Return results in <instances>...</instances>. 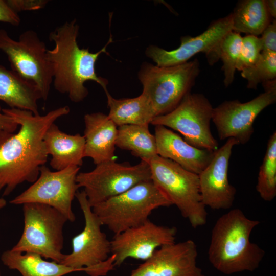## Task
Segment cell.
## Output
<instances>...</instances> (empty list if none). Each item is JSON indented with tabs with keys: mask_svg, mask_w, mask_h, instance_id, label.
Instances as JSON below:
<instances>
[{
	"mask_svg": "<svg viewBox=\"0 0 276 276\" xmlns=\"http://www.w3.org/2000/svg\"><path fill=\"white\" fill-rule=\"evenodd\" d=\"M275 101L276 93L264 91L245 103L238 100L225 101L213 108L212 121L219 139L234 138L239 144L248 142L254 132L255 119Z\"/></svg>",
	"mask_w": 276,
	"mask_h": 276,
	"instance_id": "obj_14",
	"label": "cell"
},
{
	"mask_svg": "<svg viewBox=\"0 0 276 276\" xmlns=\"http://www.w3.org/2000/svg\"><path fill=\"white\" fill-rule=\"evenodd\" d=\"M260 223L237 208L220 216L213 227L208 249L212 265L228 275L257 269L265 253L250 242V236Z\"/></svg>",
	"mask_w": 276,
	"mask_h": 276,
	"instance_id": "obj_3",
	"label": "cell"
},
{
	"mask_svg": "<svg viewBox=\"0 0 276 276\" xmlns=\"http://www.w3.org/2000/svg\"><path fill=\"white\" fill-rule=\"evenodd\" d=\"M151 180L149 164L144 160L133 166L114 160L104 162L96 165L90 171L79 172L76 178L91 208L138 183Z\"/></svg>",
	"mask_w": 276,
	"mask_h": 276,
	"instance_id": "obj_10",
	"label": "cell"
},
{
	"mask_svg": "<svg viewBox=\"0 0 276 276\" xmlns=\"http://www.w3.org/2000/svg\"><path fill=\"white\" fill-rule=\"evenodd\" d=\"M247 80V87L256 89L260 83L276 79V52H262L257 61L241 71Z\"/></svg>",
	"mask_w": 276,
	"mask_h": 276,
	"instance_id": "obj_27",
	"label": "cell"
},
{
	"mask_svg": "<svg viewBox=\"0 0 276 276\" xmlns=\"http://www.w3.org/2000/svg\"><path fill=\"white\" fill-rule=\"evenodd\" d=\"M261 52L262 47L259 37L250 35L242 37L236 70L241 71L252 65L258 60Z\"/></svg>",
	"mask_w": 276,
	"mask_h": 276,
	"instance_id": "obj_29",
	"label": "cell"
},
{
	"mask_svg": "<svg viewBox=\"0 0 276 276\" xmlns=\"http://www.w3.org/2000/svg\"><path fill=\"white\" fill-rule=\"evenodd\" d=\"M43 140L47 153L52 157L50 165L55 171L82 165L85 145L83 135L65 133L54 123L47 129Z\"/></svg>",
	"mask_w": 276,
	"mask_h": 276,
	"instance_id": "obj_20",
	"label": "cell"
},
{
	"mask_svg": "<svg viewBox=\"0 0 276 276\" xmlns=\"http://www.w3.org/2000/svg\"><path fill=\"white\" fill-rule=\"evenodd\" d=\"M260 38L262 52H276V21L273 19L264 29Z\"/></svg>",
	"mask_w": 276,
	"mask_h": 276,
	"instance_id": "obj_30",
	"label": "cell"
},
{
	"mask_svg": "<svg viewBox=\"0 0 276 276\" xmlns=\"http://www.w3.org/2000/svg\"><path fill=\"white\" fill-rule=\"evenodd\" d=\"M177 228L157 225L149 219L114 235L110 241L114 266L128 258L146 261L159 247L175 242Z\"/></svg>",
	"mask_w": 276,
	"mask_h": 276,
	"instance_id": "obj_15",
	"label": "cell"
},
{
	"mask_svg": "<svg viewBox=\"0 0 276 276\" xmlns=\"http://www.w3.org/2000/svg\"><path fill=\"white\" fill-rule=\"evenodd\" d=\"M7 204L6 201L3 198H0V209L5 207Z\"/></svg>",
	"mask_w": 276,
	"mask_h": 276,
	"instance_id": "obj_36",
	"label": "cell"
},
{
	"mask_svg": "<svg viewBox=\"0 0 276 276\" xmlns=\"http://www.w3.org/2000/svg\"><path fill=\"white\" fill-rule=\"evenodd\" d=\"M171 205L151 180L94 205L92 210L102 225L116 235L144 223L153 210Z\"/></svg>",
	"mask_w": 276,
	"mask_h": 276,
	"instance_id": "obj_5",
	"label": "cell"
},
{
	"mask_svg": "<svg viewBox=\"0 0 276 276\" xmlns=\"http://www.w3.org/2000/svg\"><path fill=\"white\" fill-rule=\"evenodd\" d=\"M0 276H1V272H0Z\"/></svg>",
	"mask_w": 276,
	"mask_h": 276,
	"instance_id": "obj_37",
	"label": "cell"
},
{
	"mask_svg": "<svg viewBox=\"0 0 276 276\" xmlns=\"http://www.w3.org/2000/svg\"><path fill=\"white\" fill-rule=\"evenodd\" d=\"M11 8L18 13L21 11H35L43 8L47 0H6Z\"/></svg>",
	"mask_w": 276,
	"mask_h": 276,
	"instance_id": "obj_31",
	"label": "cell"
},
{
	"mask_svg": "<svg viewBox=\"0 0 276 276\" xmlns=\"http://www.w3.org/2000/svg\"><path fill=\"white\" fill-rule=\"evenodd\" d=\"M197 245L192 240L164 245L129 276H205L197 265Z\"/></svg>",
	"mask_w": 276,
	"mask_h": 276,
	"instance_id": "obj_16",
	"label": "cell"
},
{
	"mask_svg": "<svg viewBox=\"0 0 276 276\" xmlns=\"http://www.w3.org/2000/svg\"><path fill=\"white\" fill-rule=\"evenodd\" d=\"M232 29L233 17L230 13L213 21L206 30L196 37L182 36L180 45L174 50L168 51L150 45L146 48L145 55L155 65L169 66L186 63L197 54L203 53L208 63L213 65L219 60L222 41Z\"/></svg>",
	"mask_w": 276,
	"mask_h": 276,
	"instance_id": "obj_13",
	"label": "cell"
},
{
	"mask_svg": "<svg viewBox=\"0 0 276 276\" xmlns=\"http://www.w3.org/2000/svg\"><path fill=\"white\" fill-rule=\"evenodd\" d=\"M84 122V157L90 158L95 165L114 160L118 126L101 112L85 114Z\"/></svg>",
	"mask_w": 276,
	"mask_h": 276,
	"instance_id": "obj_19",
	"label": "cell"
},
{
	"mask_svg": "<svg viewBox=\"0 0 276 276\" xmlns=\"http://www.w3.org/2000/svg\"><path fill=\"white\" fill-rule=\"evenodd\" d=\"M76 197L84 218L83 229L72 240V251L65 254L60 263L90 276H105L114 268L113 260L109 258L111 244L102 231L100 219L92 210L83 190Z\"/></svg>",
	"mask_w": 276,
	"mask_h": 276,
	"instance_id": "obj_7",
	"label": "cell"
},
{
	"mask_svg": "<svg viewBox=\"0 0 276 276\" xmlns=\"http://www.w3.org/2000/svg\"><path fill=\"white\" fill-rule=\"evenodd\" d=\"M0 105V130L13 133L18 125L12 118L4 113Z\"/></svg>",
	"mask_w": 276,
	"mask_h": 276,
	"instance_id": "obj_33",
	"label": "cell"
},
{
	"mask_svg": "<svg viewBox=\"0 0 276 276\" xmlns=\"http://www.w3.org/2000/svg\"><path fill=\"white\" fill-rule=\"evenodd\" d=\"M157 154L199 175L212 160L215 151L195 147L168 128L155 126Z\"/></svg>",
	"mask_w": 276,
	"mask_h": 276,
	"instance_id": "obj_18",
	"label": "cell"
},
{
	"mask_svg": "<svg viewBox=\"0 0 276 276\" xmlns=\"http://www.w3.org/2000/svg\"><path fill=\"white\" fill-rule=\"evenodd\" d=\"M242 39L240 34L232 31L226 35L220 46L219 59L223 63V83L226 87L230 86L234 80Z\"/></svg>",
	"mask_w": 276,
	"mask_h": 276,
	"instance_id": "obj_28",
	"label": "cell"
},
{
	"mask_svg": "<svg viewBox=\"0 0 276 276\" xmlns=\"http://www.w3.org/2000/svg\"><path fill=\"white\" fill-rule=\"evenodd\" d=\"M265 6L267 12L271 18L274 19L276 17V1L275 0H265Z\"/></svg>",
	"mask_w": 276,
	"mask_h": 276,
	"instance_id": "obj_34",
	"label": "cell"
},
{
	"mask_svg": "<svg viewBox=\"0 0 276 276\" xmlns=\"http://www.w3.org/2000/svg\"><path fill=\"white\" fill-rule=\"evenodd\" d=\"M232 14L233 31L258 36L271 22L265 0L238 2Z\"/></svg>",
	"mask_w": 276,
	"mask_h": 276,
	"instance_id": "obj_25",
	"label": "cell"
},
{
	"mask_svg": "<svg viewBox=\"0 0 276 276\" xmlns=\"http://www.w3.org/2000/svg\"><path fill=\"white\" fill-rule=\"evenodd\" d=\"M257 191L265 201H271L276 196V132L270 136L263 162L260 167Z\"/></svg>",
	"mask_w": 276,
	"mask_h": 276,
	"instance_id": "obj_26",
	"label": "cell"
},
{
	"mask_svg": "<svg viewBox=\"0 0 276 276\" xmlns=\"http://www.w3.org/2000/svg\"><path fill=\"white\" fill-rule=\"evenodd\" d=\"M1 259L4 265L18 271L21 276H64L77 271L60 263L47 261L33 252H21L11 249L3 252Z\"/></svg>",
	"mask_w": 276,
	"mask_h": 276,
	"instance_id": "obj_23",
	"label": "cell"
},
{
	"mask_svg": "<svg viewBox=\"0 0 276 276\" xmlns=\"http://www.w3.org/2000/svg\"><path fill=\"white\" fill-rule=\"evenodd\" d=\"M0 22L14 26H17L20 23L18 14L11 8L6 0H0Z\"/></svg>",
	"mask_w": 276,
	"mask_h": 276,
	"instance_id": "obj_32",
	"label": "cell"
},
{
	"mask_svg": "<svg viewBox=\"0 0 276 276\" xmlns=\"http://www.w3.org/2000/svg\"><path fill=\"white\" fill-rule=\"evenodd\" d=\"M262 84L265 92L276 93V79L267 81Z\"/></svg>",
	"mask_w": 276,
	"mask_h": 276,
	"instance_id": "obj_35",
	"label": "cell"
},
{
	"mask_svg": "<svg viewBox=\"0 0 276 276\" xmlns=\"http://www.w3.org/2000/svg\"><path fill=\"white\" fill-rule=\"evenodd\" d=\"M149 164L151 180L194 228L205 225L207 212L200 191L199 176L169 159L157 155Z\"/></svg>",
	"mask_w": 276,
	"mask_h": 276,
	"instance_id": "obj_6",
	"label": "cell"
},
{
	"mask_svg": "<svg viewBox=\"0 0 276 276\" xmlns=\"http://www.w3.org/2000/svg\"><path fill=\"white\" fill-rule=\"evenodd\" d=\"M79 32L76 19L57 27L49 36L54 47L47 51L54 88L59 93L67 95L74 103L83 101L88 96V90L84 85L86 81H94L105 93L108 91V81L97 75L95 65L101 54H108L107 47L113 41L110 33L106 44L99 51L93 53L89 48H80L78 45Z\"/></svg>",
	"mask_w": 276,
	"mask_h": 276,
	"instance_id": "obj_2",
	"label": "cell"
},
{
	"mask_svg": "<svg viewBox=\"0 0 276 276\" xmlns=\"http://www.w3.org/2000/svg\"><path fill=\"white\" fill-rule=\"evenodd\" d=\"M239 145L234 138L214 152L212 160L198 175L203 203L214 210L230 209L234 203L236 190L228 178L229 159L233 148Z\"/></svg>",
	"mask_w": 276,
	"mask_h": 276,
	"instance_id": "obj_17",
	"label": "cell"
},
{
	"mask_svg": "<svg viewBox=\"0 0 276 276\" xmlns=\"http://www.w3.org/2000/svg\"><path fill=\"white\" fill-rule=\"evenodd\" d=\"M48 50L33 30L24 31L15 40L6 30L0 29V51L7 55L11 70L35 85L44 101L48 98L53 82Z\"/></svg>",
	"mask_w": 276,
	"mask_h": 276,
	"instance_id": "obj_9",
	"label": "cell"
},
{
	"mask_svg": "<svg viewBox=\"0 0 276 276\" xmlns=\"http://www.w3.org/2000/svg\"><path fill=\"white\" fill-rule=\"evenodd\" d=\"M3 112L20 126L11 133L0 130V192L10 194L25 182L33 183L49 155L43 138L48 128L59 118L69 113L68 106L54 109L44 115L16 108H3Z\"/></svg>",
	"mask_w": 276,
	"mask_h": 276,
	"instance_id": "obj_1",
	"label": "cell"
},
{
	"mask_svg": "<svg viewBox=\"0 0 276 276\" xmlns=\"http://www.w3.org/2000/svg\"><path fill=\"white\" fill-rule=\"evenodd\" d=\"M22 211L24 229L11 249L37 254L60 263L65 255L62 252L63 228L67 219L54 208L38 203L22 204Z\"/></svg>",
	"mask_w": 276,
	"mask_h": 276,
	"instance_id": "obj_8",
	"label": "cell"
},
{
	"mask_svg": "<svg viewBox=\"0 0 276 276\" xmlns=\"http://www.w3.org/2000/svg\"><path fill=\"white\" fill-rule=\"evenodd\" d=\"M213 109L204 95L190 92L174 109L154 117L151 124L177 131L186 142L195 147L215 151L218 149V143L210 128Z\"/></svg>",
	"mask_w": 276,
	"mask_h": 276,
	"instance_id": "obj_11",
	"label": "cell"
},
{
	"mask_svg": "<svg viewBox=\"0 0 276 276\" xmlns=\"http://www.w3.org/2000/svg\"><path fill=\"white\" fill-rule=\"evenodd\" d=\"M149 125H124L118 127L116 146L128 150L141 160L149 162L158 155L156 138Z\"/></svg>",
	"mask_w": 276,
	"mask_h": 276,
	"instance_id": "obj_24",
	"label": "cell"
},
{
	"mask_svg": "<svg viewBox=\"0 0 276 276\" xmlns=\"http://www.w3.org/2000/svg\"><path fill=\"white\" fill-rule=\"evenodd\" d=\"M200 72L197 58L169 66L144 62L137 78L143 87L142 93L150 101L156 117L169 113L179 105L191 92Z\"/></svg>",
	"mask_w": 276,
	"mask_h": 276,
	"instance_id": "obj_4",
	"label": "cell"
},
{
	"mask_svg": "<svg viewBox=\"0 0 276 276\" xmlns=\"http://www.w3.org/2000/svg\"><path fill=\"white\" fill-rule=\"evenodd\" d=\"M80 168L71 166L52 171L43 165L40 169L37 179L10 203L14 205L27 203L47 205L60 212L68 221L74 222L76 217L72 210V202L79 188L76 178Z\"/></svg>",
	"mask_w": 276,
	"mask_h": 276,
	"instance_id": "obj_12",
	"label": "cell"
},
{
	"mask_svg": "<svg viewBox=\"0 0 276 276\" xmlns=\"http://www.w3.org/2000/svg\"><path fill=\"white\" fill-rule=\"evenodd\" d=\"M42 99L38 88L12 70L0 65V101L10 108L39 114L38 101Z\"/></svg>",
	"mask_w": 276,
	"mask_h": 276,
	"instance_id": "obj_21",
	"label": "cell"
},
{
	"mask_svg": "<svg viewBox=\"0 0 276 276\" xmlns=\"http://www.w3.org/2000/svg\"><path fill=\"white\" fill-rule=\"evenodd\" d=\"M109 108L108 116L118 126L149 125L155 114L149 99L143 94L134 98L116 99L105 93Z\"/></svg>",
	"mask_w": 276,
	"mask_h": 276,
	"instance_id": "obj_22",
	"label": "cell"
}]
</instances>
